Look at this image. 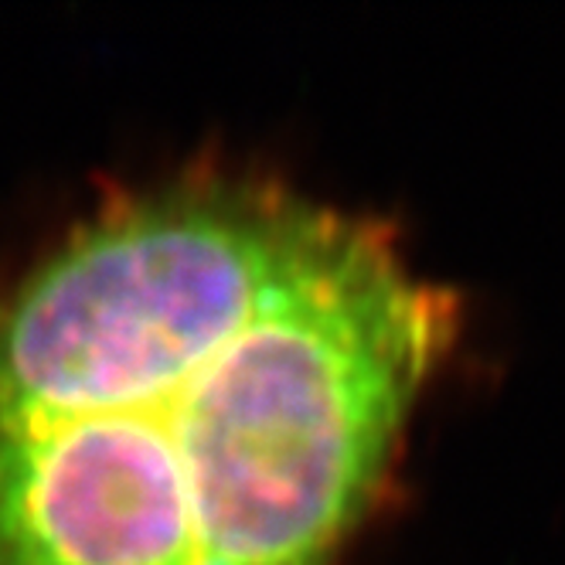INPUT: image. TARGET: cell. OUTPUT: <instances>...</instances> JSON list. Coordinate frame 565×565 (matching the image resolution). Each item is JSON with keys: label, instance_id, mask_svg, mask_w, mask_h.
I'll list each match as a JSON object with an SVG mask.
<instances>
[{"label": "cell", "instance_id": "6da1fadb", "mask_svg": "<svg viewBox=\"0 0 565 565\" xmlns=\"http://www.w3.org/2000/svg\"><path fill=\"white\" fill-rule=\"evenodd\" d=\"M457 334L395 232L191 168L0 287V565H341Z\"/></svg>", "mask_w": 565, "mask_h": 565}]
</instances>
